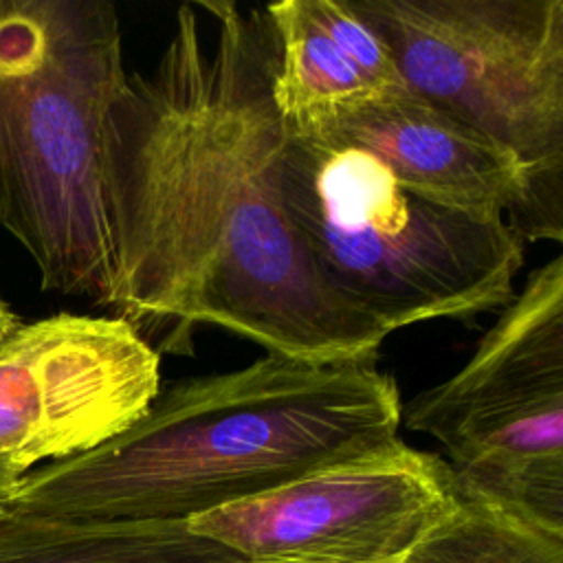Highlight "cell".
Returning <instances> with one entry per match:
<instances>
[{"label":"cell","mask_w":563,"mask_h":563,"mask_svg":"<svg viewBox=\"0 0 563 563\" xmlns=\"http://www.w3.org/2000/svg\"><path fill=\"white\" fill-rule=\"evenodd\" d=\"M299 134L361 147L402 187L453 209L501 218L508 213L512 222L526 200V169L512 154L409 88L345 108Z\"/></svg>","instance_id":"9"},{"label":"cell","mask_w":563,"mask_h":563,"mask_svg":"<svg viewBox=\"0 0 563 563\" xmlns=\"http://www.w3.org/2000/svg\"><path fill=\"white\" fill-rule=\"evenodd\" d=\"M161 391V352L121 317L57 312L0 334V457L22 475L134 424Z\"/></svg>","instance_id":"8"},{"label":"cell","mask_w":563,"mask_h":563,"mask_svg":"<svg viewBox=\"0 0 563 563\" xmlns=\"http://www.w3.org/2000/svg\"><path fill=\"white\" fill-rule=\"evenodd\" d=\"M457 499L444 457L394 438L187 526L244 559L402 563Z\"/></svg>","instance_id":"7"},{"label":"cell","mask_w":563,"mask_h":563,"mask_svg":"<svg viewBox=\"0 0 563 563\" xmlns=\"http://www.w3.org/2000/svg\"><path fill=\"white\" fill-rule=\"evenodd\" d=\"M224 554L187 521L84 523L0 508V563H211Z\"/></svg>","instance_id":"11"},{"label":"cell","mask_w":563,"mask_h":563,"mask_svg":"<svg viewBox=\"0 0 563 563\" xmlns=\"http://www.w3.org/2000/svg\"><path fill=\"white\" fill-rule=\"evenodd\" d=\"M407 88L526 169L519 240L563 242V0H350Z\"/></svg>","instance_id":"5"},{"label":"cell","mask_w":563,"mask_h":563,"mask_svg":"<svg viewBox=\"0 0 563 563\" xmlns=\"http://www.w3.org/2000/svg\"><path fill=\"white\" fill-rule=\"evenodd\" d=\"M15 314L11 312V308H9V303L0 297V334H4L11 325H15Z\"/></svg>","instance_id":"15"},{"label":"cell","mask_w":563,"mask_h":563,"mask_svg":"<svg viewBox=\"0 0 563 563\" xmlns=\"http://www.w3.org/2000/svg\"><path fill=\"white\" fill-rule=\"evenodd\" d=\"M402 563H563V532L460 493Z\"/></svg>","instance_id":"12"},{"label":"cell","mask_w":563,"mask_h":563,"mask_svg":"<svg viewBox=\"0 0 563 563\" xmlns=\"http://www.w3.org/2000/svg\"><path fill=\"white\" fill-rule=\"evenodd\" d=\"M457 490L563 532V255L534 268L471 358L400 407Z\"/></svg>","instance_id":"6"},{"label":"cell","mask_w":563,"mask_h":563,"mask_svg":"<svg viewBox=\"0 0 563 563\" xmlns=\"http://www.w3.org/2000/svg\"><path fill=\"white\" fill-rule=\"evenodd\" d=\"M400 407L376 361L266 352L169 383L119 435L24 473L2 508L84 523L189 521L398 438Z\"/></svg>","instance_id":"2"},{"label":"cell","mask_w":563,"mask_h":563,"mask_svg":"<svg viewBox=\"0 0 563 563\" xmlns=\"http://www.w3.org/2000/svg\"><path fill=\"white\" fill-rule=\"evenodd\" d=\"M20 479H22V473L11 462L0 457V506L7 504V499L13 495Z\"/></svg>","instance_id":"13"},{"label":"cell","mask_w":563,"mask_h":563,"mask_svg":"<svg viewBox=\"0 0 563 563\" xmlns=\"http://www.w3.org/2000/svg\"><path fill=\"white\" fill-rule=\"evenodd\" d=\"M0 508H2V506H0Z\"/></svg>","instance_id":"16"},{"label":"cell","mask_w":563,"mask_h":563,"mask_svg":"<svg viewBox=\"0 0 563 563\" xmlns=\"http://www.w3.org/2000/svg\"><path fill=\"white\" fill-rule=\"evenodd\" d=\"M262 11L271 95L292 130L310 132L345 108L407 90L387 44L350 0H282Z\"/></svg>","instance_id":"10"},{"label":"cell","mask_w":563,"mask_h":563,"mask_svg":"<svg viewBox=\"0 0 563 563\" xmlns=\"http://www.w3.org/2000/svg\"><path fill=\"white\" fill-rule=\"evenodd\" d=\"M277 185L323 286L387 334L515 297L523 242L506 218L422 198L361 147L286 123Z\"/></svg>","instance_id":"4"},{"label":"cell","mask_w":563,"mask_h":563,"mask_svg":"<svg viewBox=\"0 0 563 563\" xmlns=\"http://www.w3.org/2000/svg\"><path fill=\"white\" fill-rule=\"evenodd\" d=\"M211 563H306V561H284V559H244L235 554H224Z\"/></svg>","instance_id":"14"},{"label":"cell","mask_w":563,"mask_h":563,"mask_svg":"<svg viewBox=\"0 0 563 563\" xmlns=\"http://www.w3.org/2000/svg\"><path fill=\"white\" fill-rule=\"evenodd\" d=\"M262 9L194 0L108 110L103 209L114 308L156 352L218 325L310 363L376 361L389 336L317 275L284 207V119Z\"/></svg>","instance_id":"1"},{"label":"cell","mask_w":563,"mask_h":563,"mask_svg":"<svg viewBox=\"0 0 563 563\" xmlns=\"http://www.w3.org/2000/svg\"><path fill=\"white\" fill-rule=\"evenodd\" d=\"M110 0H0V229L44 290L110 306L103 125L125 86Z\"/></svg>","instance_id":"3"}]
</instances>
